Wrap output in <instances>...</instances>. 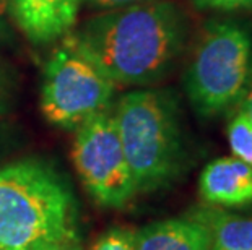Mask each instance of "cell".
Segmentation results:
<instances>
[{"mask_svg": "<svg viewBox=\"0 0 252 250\" xmlns=\"http://www.w3.org/2000/svg\"><path fill=\"white\" fill-rule=\"evenodd\" d=\"M78 242L72 190L52 166L25 159L0 169V250Z\"/></svg>", "mask_w": 252, "mask_h": 250, "instance_id": "7a4b0ae2", "label": "cell"}, {"mask_svg": "<svg viewBox=\"0 0 252 250\" xmlns=\"http://www.w3.org/2000/svg\"><path fill=\"white\" fill-rule=\"evenodd\" d=\"M94 8L99 10H112V8H122L128 7V5H135L147 2V0H88Z\"/></svg>", "mask_w": 252, "mask_h": 250, "instance_id": "5bb4252c", "label": "cell"}, {"mask_svg": "<svg viewBox=\"0 0 252 250\" xmlns=\"http://www.w3.org/2000/svg\"><path fill=\"white\" fill-rule=\"evenodd\" d=\"M252 70V29L238 20H213L203 28L184 75L195 114L213 119L239 103Z\"/></svg>", "mask_w": 252, "mask_h": 250, "instance_id": "277c9868", "label": "cell"}, {"mask_svg": "<svg viewBox=\"0 0 252 250\" xmlns=\"http://www.w3.org/2000/svg\"><path fill=\"white\" fill-rule=\"evenodd\" d=\"M41 250H82L78 246V242H68V244H59V246H51Z\"/></svg>", "mask_w": 252, "mask_h": 250, "instance_id": "e0dca14e", "label": "cell"}, {"mask_svg": "<svg viewBox=\"0 0 252 250\" xmlns=\"http://www.w3.org/2000/svg\"><path fill=\"white\" fill-rule=\"evenodd\" d=\"M228 143L231 148V153L239 161L252 167V119L243 112L241 109H236L226 129Z\"/></svg>", "mask_w": 252, "mask_h": 250, "instance_id": "8fae6325", "label": "cell"}, {"mask_svg": "<svg viewBox=\"0 0 252 250\" xmlns=\"http://www.w3.org/2000/svg\"><path fill=\"white\" fill-rule=\"evenodd\" d=\"M5 12H7V0H0V38L5 33Z\"/></svg>", "mask_w": 252, "mask_h": 250, "instance_id": "ac0fdd59", "label": "cell"}, {"mask_svg": "<svg viewBox=\"0 0 252 250\" xmlns=\"http://www.w3.org/2000/svg\"><path fill=\"white\" fill-rule=\"evenodd\" d=\"M72 159L85 189L98 205L124 208L135 196L116 117L108 111L93 115L77 129Z\"/></svg>", "mask_w": 252, "mask_h": 250, "instance_id": "8992f818", "label": "cell"}, {"mask_svg": "<svg viewBox=\"0 0 252 250\" xmlns=\"http://www.w3.org/2000/svg\"><path fill=\"white\" fill-rule=\"evenodd\" d=\"M91 250H135V234L127 229H111L96 241Z\"/></svg>", "mask_w": 252, "mask_h": 250, "instance_id": "7c38bea8", "label": "cell"}, {"mask_svg": "<svg viewBox=\"0 0 252 250\" xmlns=\"http://www.w3.org/2000/svg\"><path fill=\"white\" fill-rule=\"evenodd\" d=\"M82 0H7L15 23L34 44H49L75 28Z\"/></svg>", "mask_w": 252, "mask_h": 250, "instance_id": "52a82bcc", "label": "cell"}, {"mask_svg": "<svg viewBox=\"0 0 252 250\" xmlns=\"http://www.w3.org/2000/svg\"><path fill=\"white\" fill-rule=\"evenodd\" d=\"M190 2L202 10H218V12L252 10V0H190Z\"/></svg>", "mask_w": 252, "mask_h": 250, "instance_id": "4fadbf2b", "label": "cell"}, {"mask_svg": "<svg viewBox=\"0 0 252 250\" xmlns=\"http://www.w3.org/2000/svg\"><path fill=\"white\" fill-rule=\"evenodd\" d=\"M5 106H7V78L0 72V112L5 111Z\"/></svg>", "mask_w": 252, "mask_h": 250, "instance_id": "2e32d148", "label": "cell"}, {"mask_svg": "<svg viewBox=\"0 0 252 250\" xmlns=\"http://www.w3.org/2000/svg\"><path fill=\"white\" fill-rule=\"evenodd\" d=\"M116 83L65 42L44 68L41 112L49 124L77 130L93 115L108 111Z\"/></svg>", "mask_w": 252, "mask_h": 250, "instance_id": "5b68a950", "label": "cell"}, {"mask_svg": "<svg viewBox=\"0 0 252 250\" xmlns=\"http://www.w3.org/2000/svg\"><path fill=\"white\" fill-rule=\"evenodd\" d=\"M210 234L192 213L153 222L135 234V250H208Z\"/></svg>", "mask_w": 252, "mask_h": 250, "instance_id": "9c48e42d", "label": "cell"}, {"mask_svg": "<svg viewBox=\"0 0 252 250\" xmlns=\"http://www.w3.org/2000/svg\"><path fill=\"white\" fill-rule=\"evenodd\" d=\"M189 38L184 12L169 0H147L104 10L67 34L65 44L126 86L163 80L179 60Z\"/></svg>", "mask_w": 252, "mask_h": 250, "instance_id": "6da1fadb", "label": "cell"}, {"mask_svg": "<svg viewBox=\"0 0 252 250\" xmlns=\"http://www.w3.org/2000/svg\"><path fill=\"white\" fill-rule=\"evenodd\" d=\"M114 117L137 194L173 184L186 163L178 98L166 89L130 91Z\"/></svg>", "mask_w": 252, "mask_h": 250, "instance_id": "3957f363", "label": "cell"}, {"mask_svg": "<svg viewBox=\"0 0 252 250\" xmlns=\"http://www.w3.org/2000/svg\"><path fill=\"white\" fill-rule=\"evenodd\" d=\"M198 192L207 205L243 208L252 205V167L238 158H218L203 167Z\"/></svg>", "mask_w": 252, "mask_h": 250, "instance_id": "ba28073f", "label": "cell"}, {"mask_svg": "<svg viewBox=\"0 0 252 250\" xmlns=\"http://www.w3.org/2000/svg\"><path fill=\"white\" fill-rule=\"evenodd\" d=\"M192 213L210 234L208 250H252V218L221 210L220 206H197Z\"/></svg>", "mask_w": 252, "mask_h": 250, "instance_id": "30bf717a", "label": "cell"}, {"mask_svg": "<svg viewBox=\"0 0 252 250\" xmlns=\"http://www.w3.org/2000/svg\"><path fill=\"white\" fill-rule=\"evenodd\" d=\"M238 109H241L243 112H246L252 119V70H251V75L248 80V84H246V88H244L243 96H241L239 103H238Z\"/></svg>", "mask_w": 252, "mask_h": 250, "instance_id": "9a60e30c", "label": "cell"}]
</instances>
